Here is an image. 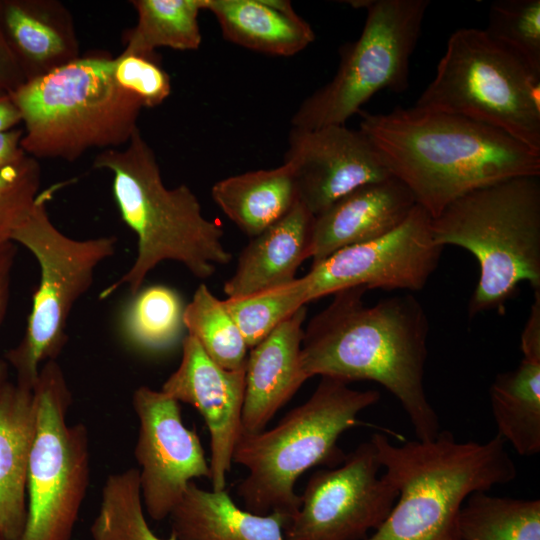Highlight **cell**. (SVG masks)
<instances>
[{
	"mask_svg": "<svg viewBox=\"0 0 540 540\" xmlns=\"http://www.w3.org/2000/svg\"><path fill=\"white\" fill-rule=\"evenodd\" d=\"M211 195L224 214L253 238L283 218L299 201L290 167L248 171L217 181Z\"/></svg>",
	"mask_w": 540,
	"mask_h": 540,
	"instance_id": "24",
	"label": "cell"
},
{
	"mask_svg": "<svg viewBox=\"0 0 540 540\" xmlns=\"http://www.w3.org/2000/svg\"><path fill=\"white\" fill-rule=\"evenodd\" d=\"M283 163L292 171L299 202L314 216L360 186L393 177L370 139L345 125L293 127Z\"/></svg>",
	"mask_w": 540,
	"mask_h": 540,
	"instance_id": "15",
	"label": "cell"
},
{
	"mask_svg": "<svg viewBox=\"0 0 540 540\" xmlns=\"http://www.w3.org/2000/svg\"><path fill=\"white\" fill-rule=\"evenodd\" d=\"M138 419L134 455L145 513L167 519L190 482L211 478L197 433L185 426L179 402L161 390L138 387L132 395Z\"/></svg>",
	"mask_w": 540,
	"mask_h": 540,
	"instance_id": "14",
	"label": "cell"
},
{
	"mask_svg": "<svg viewBox=\"0 0 540 540\" xmlns=\"http://www.w3.org/2000/svg\"><path fill=\"white\" fill-rule=\"evenodd\" d=\"M229 42L274 56H292L315 39L311 26L285 0H203Z\"/></svg>",
	"mask_w": 540,
	"mask_h": 540,
	"instance_id": "22",
	"label": "cell"
},
{
	"mask_svg": "<svg viewBox=\"0 0 540 540\" xmlns=\"http://www.w3.org/2000/svg\"><path fill=\"white\" fill-rule=\"evenodd\" d=\"M461 540H540V500L470 494L458 515Z\"/></svg>",
	"mask_w": 540,
	"mask_h": 540,
	"instance_id": "27",
	"label": "cell"
},
{
	"mask_svg": "<svg viewBox=\"0 0 540 540\" xmlns=\"http://www.w3.org/2000/svg\"><path fill=\"white\" fill-rule=\"evenodd\" d=\"M8 366L7 363L0 359V390L7 382Z\"/></svg>",
	"mask_w": 540,
	"mask_h": 540,
	"instance_id": "39",
	"label": "cell"
},
{
	"mask_svg": "<svg viewBox=\"0 0 540 540\" xmlns=\"http://www.w3.org/2000/svg\"><path fill=\"white\" fill-rule=\"evenodd\" d=\"M126 145L103 150L93 167L112 173L114 199L122 220L137 236V255L99 298L110 297L122 286L135 295L148 273L166 260L183 264L196 278H210L217 265L232 260L222 242L223 228L204 217L188 186L164 185L156 156L139 129Z\"/></svg>",
	"mask_w": 540,
	"mask_h": 540,
	"instance_id": "4",
	"label": "cell"
},
{
	"mask_svg": "<svg viewBox=\"0 0 540 540\" xmlns=\"http://www.w3.org/2000/svg\"><path fill=\"white\" fill-rule=\"evenodd\" d=\"M379 399L376 390H356L345 381L321 377L312 395L274 427L241 432L233 463L248 471L237 485L244 508L291 518L300 507V495L295 492L299 477L316 466L340 465L346 456L338 445L340 436L361 424L359 414Z\"/></svg>",
	"mask_w": 540,
	"mask_h": 540,
	"instance_id": "5",
	"label": "cell"
},
{
	"mask_svg": "<svg viewBox=\"0 0 540 540\" xmlns=\"http://www.w3.org/2000/svg\"><path fill=\"white\" fill-rule=\"evenodd\" d=\"M22 123V115L10 93L0 92V133Z\"/></svg>",
	"mask_w": 540,
	"mask_h": 540,
	"instance_id": "38",
	"label": "cell"
},
{
	"mask_svg": "<svg viewBox=\"0 0 540 540\" xmlns=\"http://www.w3.org/2000/svg\"><path fill=\"white\" fill-rule=\"evenodd\" d=\"M497 435L521 456L540 452V356L523 355L512 371L496 375L489 390Z\"/></svg>",
	"mask_w": 540,
	"mask_h": 540,
	"instance_id": "25",
	"label": "cell"
},
{
	"mask_svg": "<svg viewBox=\"0 0 540 540\" xmlns=\"http://www.w3.org/2000/svg\"><path fill=\"white\" fill-rule=\"evenodd\" d=\"M67 184L56 183L41 191L29 217L12 236V242L27 248L40 267L24 337L5 355L17 383L29 388H34L41 366L56 360L67 343L70 312L91 287L97 266L115 253V236L73 239L50 220L47 203Z\"/></svg>",
	"mask_w": 540,
	"mask_h": 540,
	"instance_id": "9",
	"label": "cell"
},
{
	"mask_svg": "<svg viewBox=\"0 0 540 540\" xmlns=\"http://www.w3.org/2000/svg\"><path fill=\"white\" fill-rule=\"evenodd\" d=\"M160 390L193 406L204 419L210 434L212 490H224L242 430L245 368H222L187 334L182 340L180 364Z\"/></svg>",
	"mask_w": 540,
	"mask_h": 540,
	"instance_id": "16",
	"label": "cell"
},
{
	"mask_svg": "<svg viewBox=\"0 0 540 540\" xmlns=\"http://www.w3.org/2000/svg\"><path fill=\"white\" fill-rule=\"evenodd\" d=\"M168 519L177 540H285L290 517L239 508L227 491H208L192 481Z\"/></svg>",
	"mask_w": 540,
	"mask_h": 540,
	"instance_id": "23",
	"label": "cell"
},
{
	"mask_svg": "<svg viewBox=\"0 0 540 540\" xmlns=\"http://www.w3.org/2000/svg\"><path fill=\"white\" fill-rule=\"evenodd\" d=\"M223 301L248 348L257 345L280 323L307 304L300 278L276 290Z\"/></svg>",
	"mask_w": 540,
	"mask_h": 540,
	"instance_id": "31",
	"label": "cell"
},
{
	"mask_svg": "<svg viewBox=\"0 0 540 540\" xmlns=\"http://www.w3.org/2000/svg\"><path fill=\"white\" fill-rule=\"evenodd\" d=\"M366 10L360 37L340 50L332 80L307 97L291 119L295 128L345 125L383 89L409 87L410 58L416 48L429 0H358Z\"/></svg>",
	"mask_w": 540,
	"mask_h": 540,
	"instance_id": "10",
	"label": "cell"
},
{
	"mask_svg": "<svg viewBox=\"0 0 540 540\" xmlns=\"http://www.w3.org/2000/svg\"><path fill=\"white\" fill-rule=\"evenodd\" d=\"M40 180L37 159L27 154L0 171V245L12 242L16 229L29 217Z\"/></svg>",
	"mask_w": 540,
	"mask_h": 540,
	"instance_id": "33",
	"label": "cell"
},
{
	"mask_svg": "<svg viewBox=\"0 0 540 540\" xmlns=\"http://www.w3.org/2000/svg\"><path fill=\"white\" fill-rule=\"evenodd\" d=\"M0 540H8L0 529Z\"/></svg>",
	"mask_w": 540,
	"mask_h": 540,
	"instance_id": "40",
	"label": "cell"
},
{
	"mask_svg": "<svg viewBox=\"0 0 540 540\" xmlns=\"http://www.w3.org/2000/svg\"><path fill=\"white\" fill-rule=\"evenodd\" d=\"M416 204L410 189L394 176L349 192L315 216L312 265L342 248L391 233Z\"/></svg>",
	"mask_w": 540,
	"mask_h": 540,
	"instance_id": "17",
	"label": "cell"
},
{
	"mask_svg": "<svg viewBox=\"0 0 540 540\" xmlns=\"http://www.w3.org/2000/svg\"><path fill=\"white\" fill-rule=\"evenodd\" d=\"M414 107L465 116L540 151V72L484 29L450 35Z\"/></svg>",
	"mask_w": 540,
	"mask_h": 540,
	"instance_id": "8",
	"label": "cell"
},
{
	"mask_svg": "<svg viewBox=\"0 0 540 540\" xmlns=\"http://www.w3.org/2000/svg\"><path fill=\"white\" fill-rule=\"evenodd\" d=\"M24 123L21 147L35 158L75 161L93 148L127 144L141 101L113 77V58H77L10 93Z\"/></svg>",
	"mask_w": 540,
	"mask_h": 540,
	"instance_id": "7",
	"label": "cell"
},
{
	"mask_svg": "<svg viewBox=\"0 0 540 540\" xmlns=\"http://www.w3.org/2000/svg\"><path fill=\"white\" fill-rule=\"evenodd\" d=\"M36 424L33 388L7 381L0 390V529L8 540H19L26 523Z\"/></svg>",
	"mask_w": 540,
	"mask_h": 540,
	"instance_id": "21",
	"label": "cell"
},
{
	"mask_svg": "<svg viewBox=\"0 0 540 540\" xmlns=\"http://www.w3.org/2000/svg\"><path fill=\"white\" fill-rule=\"evenodd\" d=\"M26 82L0 26V92L12 93Z\"/></svg>",
	"mask_w": 540,
	"mask_h": 540,
	"instance_id": "35",
	"label": "cell"
},
{
	"mask_svg": "<svg viewBox=\"0 0 540 540\" xmlns=\"http://www.w3.org/2000/svg\"><path fill=\"white\" fill-rule=\"evenodd\" d=\"M488 19L486 33L540 72V0H497Z\"/></svg>",
	"mask_w": 540,
	"mask_h": 540,
	"instance_id": "32",
	"label": "cell"
},
{
	"mask_svg": "<svg viewBox=\"0 0 540 540\" xmlns=\"http://www.w3.org/2000/svg\"><path fill=\"white\" fill-rule=\"evenodd\" d=\"M434 242L468 250L480 274L469 316L502 309L521 282L540 289V175L471 190L431 219Z\"/></svg>",
	"mask_w": 540,
	"mask_h": 540,
	"instance_id": "6",
	"label": "cell"
},
{
	"mask_svg": "<svg viewBox=\"0 0 540 540\" xmlns=\"http://www.w3.org/2000/svg\"><path fill=\"white\" fill-rule=\"evenodd\" d=\"M306 313V306L299 308L250 348L245 365L241 432L263 431L308 379L301 366Z\"/></svg>",
	"mask_w": 540,
	"mask_h": 540,
	"instance_id": "18",
	"label": "cell"
},
{
	"mask_svg": "<svg viewBox=\"0 0 540 540\" xmlns=\"http://www.w3.org/2000/svg\"><path fill=\"white\" fill-rule=\"evenodd\" d=\"M137 23L125 32L124 54L153 56L160 47L196 50L202 36L198 22L203 0H133Z\"/></svg>",
	"mask_w": 540,
	"mask_h": 540,
	"instance_id": "26",
	"label": "cell"
},
{
	"mask_svg": "<svg viewBox=\"0 0 540 540\" xmlns=\"http://www.w3.org/2000/svg\"><path fill=\"white\" fill-rule=\"evenodd\" d=\"M368 289L356 286L333 294L303 332L301 366L309 379L336 378L347 383L374 381L399 401L418 440L440 432V422L424 387L429 323L410 294L365 305Z\"/></svg>",
	"mask_w": 540,
	"mask_h": 540,
	"instance_id": "1",
	"label": "cell"
},
{
	"mask_svg": "<svg viewBox=\"0 0 540 540\" xmlns=\"http://www.w3.org/2000/svg\"><path fill=\"white\" fill-rule=\"evenodd\" d=\"M123 315V331L135 346L160 351L175 345L185 329V305L177 291L164 285L140 289Z\"/></svg>",
	"mask_w": 540,
	"mask_h": 540,
	"instance_id": "29",
	"label": "cell"
},
{
	"mask_svg": "<svg viewBox=\"0 0 540 540\" xmlns=\"http://www.w3.org/2000/svg\"><path fill=\"white\" fill-rule=\"evenodd\" d=\"M315 216L299 201L279 221L241 251L233 275L224 283L227 299H240L286 287L312 255Z\"/></svg>",
	"mask_w": 540,
	"mask_h": 540,
	"instance_id": "19",
	"label": "cell"
},
{
	"mask_svg": "<svg viewBox=\"0 0 540 540\" xmlns=\"http://www.w3.org/2000/svg\"><path fill=\"white\" fill-rule=\"evenodd\" d=\"M24 129L14 128L0 133V171L21 160L26 153L21 147Z\"/></svg>",
	"mask_w": 540,
	"mask_h": 540,
	"instance_id": "36",
	"label": "cell"
},
{
	"mask_svg": "<svg viewBox=\"0 0 540 540\" xmlns=\"http://www.w3.org/2000/svg\"><path fill=\"white\" fill-rule=\"evenodd\" d=\"M370 440L398 497L366 540H461L458 515L467 497L510 483L517 475L499 435L484 443L459 442L448 430L403 445L381 433Z\"/></svg>",
	"mask_w": 540,
	"mask_h": 540,
	"instance_id": "3",
	"label": "cell"
},
{
	"mask_svg": "<svg viewBox=\"0 0 540 540\" xmlns=\"http://www.w3.org/2000/svg\"><path fill=\"white\" fill-rule=\"evenodd\" d=\"M430 214L420 205L391 233L342 248L300 278L307 303L356 286L417 291L436 270L443 247L432 237Z\"/></svg>",
	"mask_w": 540,
	"mask_h": 540,
	"instance_id": "13",
	"label": "cell"
},
{
	"mask_svg": "<svg viewBox=\"0 0 540 540\" xmlns=\"http://www.w3.org/2000/svg\"><path fill=\"white\" fill-rule=\"evenodd\" d=\"M183 321L192 336L216 364L228 370L244 369L248 346L237 323L205 284L185 305Z\"/></svg>",
	"mask_w": 540,
	"mask_h": 540,
	"instance_id": "28",
	"label": "cell"
},
{
	"mask_svg": "<svg viewBox=\"0 0 540 540\" xmlns=\"http://www.w3.org/2000/svg\"><path fill=\"white\" fill-rule=\"evenodd\" d=\"M360 113L359 129L432 218L476 188L540 175V151L465 116L414 106Z\"/></svg>",
	"mask_w": 540,
	"mask_h": 540,
	"instance_id": "2",
	"label": "cell"
},
{
	"mask_svg": "<svg viewBox=\"0 0 540 540\" xmlns=\"http://www.w3.org/2000/svg\"><path fill=\"white\" fill-rule=\"evenodd\" d=\"M90 536L92 540H177L173 535L159 537L148 525L137 468L107 477Z\"/></svg>",
	"mask_w": 540,
	"mask_h": 540,
	"instance_id": "30",
	"label": "cell"
},
{
	"mask_svg": "<svg viewBox=\"0 0 540 540\" xmlns=\"http://www.w3.org/2000/svg\"><path fill=\"white\" fill-rule=\"evenodd\" d=\"M33 390L37 424L19 540H70L90 481L88 432L68 423L72 395L56 360L41 366Z\"/></svg>",
	"mask_w": 540,
	"mask_h": 540,
	"instance_id": "11",
	"label": "cell"
},
{
	"mask_svg": "<svg viewBox=\"0 0 540 540\" xmlns=\"http://www.w3.org/2000/svg\"><path fill=\"white\" fill-rule=\"evenodd\" d=\"M15 255L16 246L14 242H8L0 245V325L4 319L7 308L10 275Z\"/></svg>",
	"mask_w": 540,
	"mask_h": 540,
	"instance_id": "37",
	"label": "cell"
},
{
	"mask_svg": "<svg viewBox=\"0 0 540 540\" xmlns=\"http://www.w3.org/2000/svg\"><path fill=\"white\" fill-rule=\"evenodd\" d=\"M0 26L26 81L79 58L73 17L57 0H0Z\"/></svg>",
	"mask_w": 540,
	"mask_h": 540,
	"instance_id": "20",
	"label": "cell"
},
{
	"mask_svg": "<svg viewBox=\"0 0 540 540\" xmlns=\"http://www.w3.org/2000/svg\"><path fill=\"white\" fill-rule=\"evenodd\" d=\"M113 77L121 88L135 95L146 108L160 105L171 93L170 77L158 64L156 55L121 53L113 58Z\"/></svg>",
	"mask_w": 540,
	"mask_h": 540,
	"instance_id": "34",
	"label": "cell"
},
{
	"mask_svg": "<svg viewBox=\"0 0 540 540\" xmlns=\"http://www.w3.org/2000/svg\"><path fill=\"white\" fill-rule=\"evenodd\" d=\"M381 469L370 440L346 454L340 465L314 472L284 528L285 540H366L398 497L387 476L379 475Z\"/></svg>",
	"mask_w": 540,
	"mask_h": 540,
	"instance_id": "12",
	"label": "cell"
}]
</instances>
